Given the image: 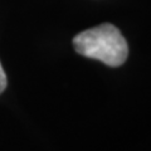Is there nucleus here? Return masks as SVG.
I'll return each mask as SVG.
<instances>
[{"mask_svg":"<svg viewBox=\"0 0 151 151\" xmlns=\"http://www.w3.org/2000/svg\"><path fill=\"white\" fill-rule=\"evenodd\" d=\"M73 47L78 54L101 60L110 67H120L129 55L126 39L110 23L78 33L73 38Z\"/></svg>","mask_w":151,"mask_h":151,"instance_id":"1","label":"nucleus"},{"mask_svg":"<svg viewBox=\"0 0 151 151\" xmlns=\"http://www.w3.org/2000/svg\"><path fill=\"white\" fill-rule=\"evenodd\" d=\"M6 86H8V78H6V74L3 69L1 63H0V94L6 89Z\"/></svg>","mask_w":151,"mask_h":151,"instance_id":"2","label":"nucleus"}]
</instances>
